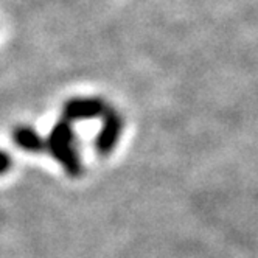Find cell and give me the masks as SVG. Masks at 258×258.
<instances>
[{
	"label": "cell",
	"instance_id": "6da1fadb",
	"mask_svg": "<svg viewBox=\"0 0 258 258\" xmlns=\"http://www.w3.org/2000/svg\"><path fill=\"white\" fill-rule=\"evenodd\" d=\"M45 150L61 163V167L70 176H80L83 173V162L78 154L75 143V133L70 121H58L50 131V136L45 142Z\"/></svg>",
	"mask_w": 258,
	"mask_h": 258
},
{
	"label": "cell",
	"instance_id": "7a4b0ae2",
	"mask_svg": "<svg viewBox=\"0 0 258 258\" xmlns=\"http://www.w3.org/2000/svg\"><path fill=\"white\" fill-rule=\"evenodd\" d=\"M123 131V118L115 110H107L104 114V121L95 137V148L100 154L106 156L115 148Z\"/></svg>",
	"mask_w": 258,
	"mask_h": 258
},
{
	"label": "cell",
	"instance_id": "3957f363",
	"mask_svg": "<svg viewBox=\"0 0 258 258\" xmlns=\"http://www.w3.org/2000/svg\"><path fill=\"white\" fill-rule=\"evenodd\" d=\"M62 112L67 121L90 120L104 112V103L94 97H78L69 100L64 104Z\"/></svg>",
	"mask_w": 258,
	"mask_h": 258
},
{
	"label": "cell",
	"instance_id": "277c9868",
	"mask_svg": "<svg viewBox=\"0 0 258 258\" xmlns=\"http://www.w3.org/2000/svg\"><path fill=\"white\" fill-rule=\"evenodd\" d=\"M14 142L19 148L28 153H42L45 150V140L28 126H17L13 133Z\"/></svg>",
	"mask_w": 258,
	"mask_h": 258
},
{
	"label": "cell",
	"instance_id": "5b68a950",
	"mask_svg": "<svg viewBox=\"0 0 258 258\" xmlns=\"http://www.w3.org/2000/svg\"><path fill=\"white\" fill-rule=\"evenodd\" d=\"M10 167H11V157L5 151L0 150V174L7 173Z\"/></svg>",
	"mask_w": 258,
	"mask_h": 258
}]
</instances>
